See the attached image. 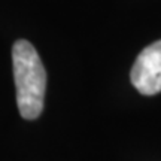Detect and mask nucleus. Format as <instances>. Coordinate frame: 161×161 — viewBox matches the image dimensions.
Returning a JSON list of instances; mask_svg holds the SVG:
<instances>
[{
  "instance_id": "obj_1",
  "label": "nucleus",
  "mask_w": 161,
  "mask_h": 161,
  "mask_svg": "<svg viewBox=\"0 0 161 161\" xmlns=\"http://www.w3.org/2000/svg\"><path fill=\"white\" fill-rule=\"evenodd\" d=\"M12 66L19 114L25 119H36L43 109L46 72L35 46L27 40H17L12 48Z\"/></svg>"
},
{
  "instance_id": "obj_2",
  "label": "nucleus",
  "mask_w": 161,
  "mask_h": 161,
  "mask_svg": "<svg viewBox=\"0 0 161 161\" xmlns=\"http://www.w3.org/2000/svg\"><path fill=\"white\" fill-rule=\"evenodd\" d=\"M130 79L143 96H154L161 91V40L151 43L137 55Z\"/></svg>"
}]
</instances>
